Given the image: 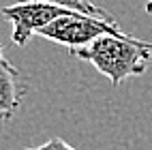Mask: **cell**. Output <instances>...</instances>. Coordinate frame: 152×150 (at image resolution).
Returning a JSON list of instances; mask_svg holds the SVG:
<instances>
[{
  "label": "cell",
  "instance_id": "3",
  "mask_svg": "<svg viewBox=\"0 0 152 150\" xmlns=\"http://www.w3.org/2000/svg\"><path fill=\"white\" fill-rule=\"evenodd\" d=\"M2 17L9 19L13 24V34L11 41L15 47H26L28 41L34 34H39L45 26L56 22L58 17L73 13L71 9H62L56 4H47V2H37V0H24V2H15L2 7ZM77 13V11H75Z\"/></svg>",
  "mask_w": 152,
  "mask_h": 150
},
{
  "label": "cell",
  "instance_id": "5",
  "mask_svg": "<svg viewBox=\"0 0 152 150\" xmlns=\"http://www.w3.org/2000/svg\"><path fill=\"white\" fill-rule=\"evenodd\" d=\"M37 2H47V4H56V7H62V9H71V11H77V13H84L90 17H101V19H114L109 13H105L101 7H96L94 2L90 0H37Z\"/></svg>",
  "mask_w": 152,
  "mask_h": 150
},
{
  "label": "cell",
  "instance_id": "1",
  "mask_svg": "<svg viewBox=\"0 0 152 150\" xmlns=\"http://www.w3.org/2000/svg\"><path fill=\"white\" fill-rule=\"evenodd\" d=\"M71 56L90 62L109 79L111 86H118L129 77H139L146 73L152 58V43L131 34H105L86 47L71 49Z\"/></svg>",
  "mask_w": 152,
  "mask_h": 150
},
{
  "label": "cell",
  "instance_id": "4",
  "mask_svg": "<svg viewBox=\"0 0 152 150\" xmlns=\"http://www.w3.org/2000/svg\"><path fill=\"white\" fill-rule=\"evenodd\" d=\"M26 94V82L19 69L13 67L4 58L2 45H0V124L9 122L22 105Z\"/></svg>",
  "mask_w": 152,
  "mask_h": 150
},
{
  "label": "cell",
  "instance_id": "7",
  "mask_svg": "<svg viewBox=\"0 0 152 150\" xmlns=\"http://www.w3.org/2000/svg\"><path fill=\"white\" fill-rule=\"evenodd\" d=\"M146 13L152 15V0H146Z\"/></svg>",
  "mask_w": 152,
  "mask_h": 150
},
{
  "label": "cell",
  "instance_id": "6",
  "mask_svg": "<svg viewBox=\"0 0 152 150\" xmlns=\"http://www.w3.org/2000/svg\"><path fill=\"white\" fill-rule=\"evenodd\" d=\"M22 150H75L71 144H66L64 139L60 137H52L47 139L45 144H39V146H30V148H22Z\"/></svg>",
  "mask_w": 152,
  "mask_h": 150
},
{
  "label": "cell",
  "instance_id": "2",
  "mask_svg": "<svg viewBox=\"0 0 152 150\" xmlns=\"http://www.w3.org/2000/svg\"><path fill=\"white\" fill-rule=\"evenodd\" d=\"M41 37L49 39L54 43L66 45L71 49H79L90 45L96 39L105 37V34H118V37H126V32L118 26L116 19H101V17H90L84 13H69L58 17L56 22L45 26Z\"/></svg>",
  "mask_w": 152,
  "mask_h": 150
}]
</instances>
